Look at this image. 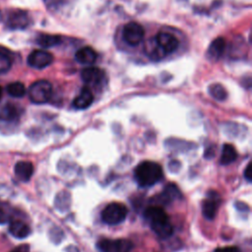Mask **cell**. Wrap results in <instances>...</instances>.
<instances>
[{"label": "cell", "mask_w": 252, "mask_h": 252, "mask_svg": "<svg viewBox=\"0 0 252 252\" xmlns=\"http://www.w3.org/2000/svg\"><path fill=\"white\" fill-rule=\"evenodd\" d=\"M96 52L90 46H84L75 53L76 60L81 64H93L96 60Z\"/></svg>", "instance_id": "9a60e30c"}, {"label": "cell", "mask_w": 252, "mask_h": 252, "mask_svg": "<svg viewBox=\"0 0 252 252\" xmlns=\"http://www.w3.org/2000/svg\"><path fill=\"white\" fill-rule=\"evenodd\" d=\"M9 231L14 237H16L18 239L26 238L31 233V229H30L29 225L21 220H14V221L10 222Z\"/></svg>", "instance_id": "2e32d148"}, {"label": "cell", "mask_w": 252, "mask_h": 252, "mask_svg": "<svg viewBox=\"0 0 252 252\" xmlns=\"http://www.w3.org/2000/svg\"><path fill=\"white\" fill-rule=\"evenodd\" d=\"M128 210L125 205L121 203H111L107 205L101 212V219L107 224H119L125 220Z\"/></svg>", "instance_id": "277c9868"}, {"label": "cell", "mask_w": 252, "mask_h": 252, "mask_svg": "<svg viewBox=\"0 0 252 252\" xmlns=\"http://www.w3.org/2000/svg\"><path fill=\"white\" fill-rule=\"evenodd\" d=\"M28 64L34 69H43L53 62V55L42 49H35L30 53Z\"/></svg>", "instance_id": "ba28073f"}, {"label": "cell", "mask_w": 252, "mask_h": 252, "mask_svg": "<svg viewBox=\"0 0 252 252\" xmlns=\"http://www.w3.org/2000/svg\"><path fill=\"white\" fill-rule=\"evenodd\" d=\"M236 158H237V153H236L234 147L230 144H224L222 147L221 157L220 159V164H222V165L229 164L232 161H234Z\"/></svg>", "instance_id": "ac0fdd59"}, {"label": "cell", "mask_w": 252, "mask_h": 252, "mask_svg": "<svg viewBox=\"0 0 252 252\" xmlns=\"http://www.w3.org/2000/svg\"><path fill=\"white\" fill-rule=\"evenodd\" d=\"M18 110L13 104H6L0 110V119L4 121H13L18 117Z\"/></svg>", "instance_id": "7402d4cb"}, {"label": "cell", "mask_w": 252, "mask_h": 252, "mask_svg": "<svg viewBox=\"0 0 252 252\" xmlns=\"http://www.w3.org/2000/svg\"><path fill=\"white\" fill-rule=\"evenodd\" d=\"M162 177L161 166L154 161L146 160L135 169V178L141 187L153 186Z\"/></svg>", "instance_id": "7a4b0ae2"}, {"label": "cell", "mask_w": 252, "mask_h": 252, "mask_svg": "<svg viewBox=\"0 0 252 252\" xmlns=\"http://www.w3.org/2000/svg\"><path fill=\"white\" fill-rule=\"evenodd\" d=\"M122 35L127 44L135 46L142 42L145 35V32L140 24L130 22L124 26Z\"/></svg>", "instance_id": "5b68a950"}, {"label": "cell", "mask_w": 252, "mask_h": 252, "mask_svg": "<svg viewBox=\"0 0 252 252\" xmlns=\"http://www.w3.org/2000/svg\"><path fill=\"white\" fill-rule=\"evenodd\" d=\"M158 45L164 52V54H169L175 51L179 45V41L177 38L166 32H159L155 38Z\"/></svg>", "instance_id": "9c48e42d"}, {"label": "cell", "mask_w": 252, "mask_h": 252, "mask_svg": "<svg viewBox=\"0 0 252 252\" xmlns=\"http://www.w3.org/2000/svg\"><path fill=\"white\" fill-rule=\"evenodd\" d=\"M48 8H56L63 3V0H43Z\"/></svg>", "instance_id": "d4e9b609"}, {"label": "cell", "mask_w": 252, "mask_h": 252, "mask_svg": "<svg viewBox=\"0 0 252 252\" xmlns=\"http://www.w3.org/2000/svg\"><path fill=\"white\" fill-rule=\"evenodd\" d=\"M2 94H3V89L0 87V99H1V97H2Z\"/></svg>", "instance_id": "f546056e"}, {"label": "cell", "mask_w": 252, "mask_h": 252, "mask_svg": "<svg viewBox=\"0 0 252 252\" xmlns=\"http://www.w3.org/2000/svg\"><path fill=\"white\" fill-rule=\"evenodd\" d=\"M30 24V18L24 10H12L7 15L6 26L10 30H24Z\"/></svg>", "instance_id": "52a82bcc"}, {"label": "cell", "mask_w": 252, "mask_h": 252, "mask_svg": "<svg viewBox=\"0 0 252 252\" xmlns=\"http://www.w3.org/2000/svg\"><path fill=\"white\" fill-rule=\"evenodd\" d=\"M14 172L17 178L21 181H29L33 173V165L30 161L21 160L15 164Z\"/></svg>", "instance_id": "5bb4252c"}, {"label": "cell", "mask_w": 252, "mask_h": 252, "mask_svg": "<svg viewBox=\"0 0 252 252\" xmlns=\"http://www.w3.org/2000/svg\"><path fill=\"white\" fill-rule=\"evenodd\" d=\"M82 80L90 85H97L102 83L105 78L104 71L97 67H89L82 70Z\"/></svg>", "instance_id": "8fae6325"}, {"label": "cell", "mask_w": 252, "mask_h": 252, "mask_svg": "<svg viewBox=\"0 0 252 252\" xmlns=\"http://www.w3.org/2000/svg\"><path fill=\"white\" fill-rule=\"evenodd\" d=\"M97 247L102 252H130L133 244L127 239H102L97 243Z\"/></svg>", "instance_id": "8992f818"}, {"label": "cell", "mask_w": 252, "mask_h": 252, "mask_svg": "<svg viewBox=\"0 0 252 252\" xmlns=\"http://www.w3.org/2000/svg\"><path fill=\"white\" fill-rule=\"evenodd\" d=\"M225 49V40L223 37H217L214 39L208 47L207 57L211 61L219 60Z\"/></svg>", "instance_id": "7c38bea8"}, {"label": "cell", "mask_w": 252, "mask_h": 252, "mask_svg": "<svg viewBox=\"0 0 252 252\" xmlns=\"http://www.w3.org/2000/svg\"><path fill=\"white\" fill-rule=\"evenodd\" d=\"M146 50L148 53V56L153 59V60H159L160 58H162L165 54L164 52L160 49V47L158 45V43L156 42L155 39H151L147 46H146Z\"/></svg>", "instance_id": "d6986e66"}, {"label": "cell", "mask_w": 252, "mask_h": 252, "mask_svg": "<svg viewBox=\"0 0 252 252\" xmlns=\"http://www.w3.org/2000/svg\"><path fill=\"white\" fill-rule=\"evenodd\" d=\"M8 221V217L3 210L0 209V224H4Z\"/></svg>", "instance_id": "f1b7e54d"}, {"label": "cell", "mask_w": 252, "mask_h": 252, "mask_svg": "<svg viewBox=\"0 0 252 252\" xmlns=\"http://www.w3.org/2000/svg\"><path fill=\"white\" fill-rule=\"evenodd\" d=\"M29 97L35 104L47 102L52 94V86L46 80H38L32 83L28 91Z\"/></svg>", "instance_id": "3957f363"}, {"label": "cell", "mask_w": 252, "mask_h": 252, "mask_svg": "<svg viewBox=\"0 0 252 252\" xmlns=\"http://www.w3.org/2000/svg\"><path fill=\"white\" fill-rule=\"evenodd\" d=\"M215 252H240V250L235 246H227V247H221L215 250Z\"/></svg>", "instance_id": "484cf974"}, {"label": "cell", "mask_w": 252, "mask_h": 252, "mask_svg": "<svg viewBox=\"0 0 252 252\" xmlns=\"http://www.w3.org/2000/svg\"><path fill=\"white\" fill-rule=\"evenodd\" d=\"M7 93L13 97H23L26 94V87L21 82H13L6 88Z\"/></svg>", "instance_id": "44dd1931"}, {"label": "cell", "mask_w": 252, "mask_h": 252, "mask_svg": "<svg viewBox=\"0 0 252 252\" xmlns=\"http://www.w3.org/2000/svg\"><path fill=\"white\" fill-rule=\"evenodd\" d=\"M210 94L217 100H224L227 97V93L224 87L220 84H213L209 87Z\"/></svg>", "instance_id": "603a6c76"}, {"label": "cell", "mask_w": 252, "mask_h": 252, "mask_svg": "<svg viewBox=\"0 0 252 252\" xmlns=\"http://www.w3.org/2000/svg\"><path fill=\"white\" fill-rule=\"evenodd\" d=\"M179 197H180V192L178 188L175 186V184H172V183L168 184L160 195L161 202L163 203H168L171 200H174L175 198H179Z\"/></svg>", "instance_id": "ffe728a7"}, {"label": "cell", "mask_w": 252, "mask_h": 252, "mask_svg": "<svg viewBox=\"0 0 252 252\" xmlns=\"http://www.w3.org/2000/svg\"><path fill=\"white\" fill-rule=\"evenodd\" d=\"M145 219L149 221L152 229L161 238H167L172 234L173 228L166 213L158 206L148 208L144 213Z\"/></svg>", "instance_id": "6da1fadb"}, {"label": "cell", "mask_w": 252, "mask_h": 252, "mask_svg": "<svg viewBox=\"0 0 252 252\" xmlns=\"http://www.w3.org/2000/svg\"><path fill=\"white\" fill-rule=\"evenodd\" d=\"M62 41V37L58 34H47L41 33L36 37V43L44 48H49L55 45L60 44Z\"/></svg>", "instance_id": "e0dca14e"}, {"label": "cell", "mask_w": 252, "mask_h": 252, "mask_svg": "<svg viewBox=\"0 0 252 252\" xmlns=\"http://www.w3.org/2000/svg\"><path fill=\"white\" fill-rule=\"evenodd\" d=\"M251 165H252L251 162H249V163L247 164L245 170H244V177H245V179H246L248 182H250L251 179H252V169H251Z\"/></svg>", "instance_id": "4316f807"}, {"label": "cell", "mask_w": 252, "mask_h": 252, "mask_svg": "<svg viewBox=\"0 0 252 252\" xmlns=\"http://www.w3.org/2000/svg\"><path fill=\"white\" fill-rule=\"evenodd\" d=\"M220 205V198L216 192H209L207 198L202 203V214L207 220H213L216 217Z\"/></svg>", "instance_id": "30bf717a"}, {"label": "cell", "mask_w": 252, "mask_h": 252, "mask_svg": "<svg viewBox=\"0 0 252 252\" xmlns=\"http://www.w3.org/2000/svg\"><path fill=\"white\" fill-rule=\"evenodd\" d=\"M94 101V94L88 87H84L80 94L74 98L73 106L77 109H86Z\"/></svg>", "instance_id": "4fadbf2b"}, {"label": "cell", "mask_w": 252, "mask_h": 252, "mask_svg": "<svg viewBox=\"0 0 252 252\" xmlns=\"http://www.w3.org/2000/svg\"><path fill=\"white\" fill-rule=\"evenodd\" d=\"M235 208L238 211H241V212H248L249 211V207L245 203H242V202H237L235 204Z\"/></svg>", "instance_id": "83f0119b"}, {"label": "cell", "mask_w": 252, "mask_h": 252, "mask_svg": "<svg viewBox=\"0 0 252 252\" xmlns=\"http://www.w3.org/2000/svg\"><path fill=\"white\" fill-rule=\"evenodd\" d=\"M2 21V12L0 11V22Z\"/></svg>", "instance_id": "4dcf8cb0"}, {"label": "cell", "mask_w": 252, "mask_h": 252, "mask_svg": "<svg viewBox=\"0 0 252 252\" xmlns=\"http://www.w3.org/2000/svg\"><path fill=\"white\" fill-rule=\"evenodd\" d=\"M13 252H20V251H18V250H17V251H13Z\"/></svg>", "instance_id": "1f68e13d"}, {"label": "cell", "mask_w": 252, "mask_h": 252, "mask_svg": "<svg viewBox=\"0 0 252 252\" xmlns=\"http://www.w3.org/2000/svg\"><path fill=\"white\" fill-rule=\"evenodd\" d=\"M12 67V60L9 55L0 52V74L7 73Z\"/></svg>", "instance_id": "cb8c5ba5"}]
</instances>
